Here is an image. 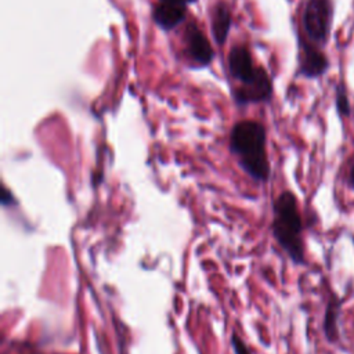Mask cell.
<instances>
[{
  "mask_svg": "<svg viewBox=\"0 0 354 354\" xmlns=\"http://www.w3.org/2000/svg\"><path fill=\"white\" fill-rule=\"evenodd\" d=\"M227 62L231 76L241 83L232 90V98L236 105L246 106L266 102L271 98V79L264 68L254 66L252 54L245 44L234 46L230 50Z\"/></svg>",
  "mask_w": 354,
  "mask_h": 354,
  "instance_id": "2",
  "label": "cell"
},
{
  "mask_svg": "<svg viewBox=\"0 0 354 354\" xmlns=\"http://www.w3.org/2000/svg\"><path fill=\"white\" fill-rule=\"evenodd\" d=\"M231 344H232L234 354H252L249 347L245 344V342L239 337L236 332H234L231 336Z\"/></svg>",
  "mask_w": 354,
  "mask_h": 354,
  "instance_id": "10",
  "label": "cell"
},
{
  "mask_svg": "<svg viewBox=\"0 0 354 354\" xmlns=\"http://www.w3.org/2000/svg\"><path fill=\"white\" fill-rule=\"evenodd\" d=\"M184 41H185L187 55L196 65L206 66L213 61L214 50L210 46L207 37L194 22H189L187 25L185 33H184Z\"/></svg>",
  "mask_w": 354,
  "mask_h": 354,
  "instance_id": "5",
  "label": "cell"
},
{
  "mask_svg": "<svg viewBox=\"0 0 354 354\" xmlns=\"http://www.w3.org/2000/svg\"><path fill=\"white\" fill-rule=\"evenodd\" d=\"M266 127L252 119L236 122L230 133V151L239 167L254 181L266 183L271 167L267 156Z\"/></svg>",
  "mask_w": 354,
  "mask_h": 354,
  "instance_id": "1",
  "label": "cell"
},
{
  "mask_svg": "<svg viewBox=\"0 0 354 354\" xmlns=\"http://www.w3.org/2000/svg\"><path fill=\"white\" fill-rule=\"evenodd\" d=\"M271 231L278 245L295 263L304 261L303 224L296 196L290 191H283L272 205Z\"/></svg>",
  "mask_w": 354,
  "mask_h": 354,
  "instance_id": "3",
  "label": "cell"
},
{
  "mask_svg": "<svg viewBox=\"0 0 354 354\" xmlns=\"http://www.w3.org/2000/svg\"><path fill=\"white\" fill-rule=\"evenodd\" d=\"M332 8L329 0H308L303 14V25L314 41H324L329 32Z\"/></svg>",
  "mask_w": 354,
  "mask_h": 354,
  "instance_id": "4",
  "label": "cell"
},
{
  "mask_svg": "<svg viewBox=\"0 0 354 354\" xmlns=\"http://www.w3.org/2000/svg\"><path fill=\"white\" fill-rule=\"evenodd\" d=\"M337 109L340 111V113H343V115H347L348 112H350V106H348V101H347V98H346V95L343 94V91H340L339 94H337Z\"/></svg>",
  "mask_w": 354,
  "mask_h": 354,
  "instance_id": "11",
  "label": "cell"
},
{
  "mask_svg": "<svg viewBox=\"0 0 354 354\" xmlns=\"http://www.w3.org/2000/svg\"><path fill=\"white\" fill-rule=\"evenodd\" d=\"M212 35L218 46H223L227 40L231 28V11L225 1L220 0L212 8Z\"/></svg>",
  "mask_w": 354,
  "mask_h": 354,
  "instance_id": "7",
  "label": "cell"
},
{
  "mask_svg": "<svg viewBox=\"0 0 354 354\" xmlns=\"http://www.w3.org/2000/svg\"><path fill=\"white\" fill-rule=\"evenodd\" d=\"M350 183L351 185H354V167L351 169V173H350Z\"/></svg>",
  "mask_w": 354,
  "mask_h": 354,
  "instance_id": "12",
  "label": "cell"
},
{
  "mask_svg": "<svg viewBox=\"0 0 354 354\" xmlns=\"http://www.w3.org/2000/svg\"><path fill=\"white\" fill-rule=\"evenodd\" d=\"M196 0H159L153 8L152 19L162 30H171L187 17V7Z\"/></svg>",
  "mask_w": 354,
  "mask_h": 354,
  "instance_id": "6",
  "label": "cell"
},
{
  "mask_svg": "<svg viewBox=\"0 0 354 354\" xmlns=\"http://www.w3.org/2000/svg\"><path fill=\"white\" fill-rule=\"evenodd\" d=\"M337 314H339V303L336 300H330L326 308V314H325V333L326 337L333 342L337 337Z\"/></svg>",
  "mask_w": 354,
  "mask_h": 354,
  "instance_id": "9",
  "label": "cell"
},
{
  "mask_svg": "<svg viewBox=\"0 0 354 354\" xmlns=\"http://www.w3.org/2000/svg\"><path fill=\"white\" fill-rule=\"evenodd\" d=\"M301 73L308 77L319 76L326 69V59L325 57L313 47L303 46L301 62H300Z\"/></svg>",
  "mask_w": 354,
  "mask_h": 354,
  "instance_id": "8",
  "label": "cell"
}]
</instances>
